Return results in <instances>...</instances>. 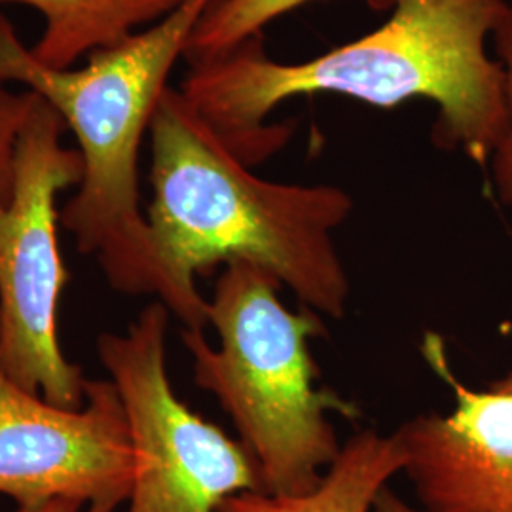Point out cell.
<instances>
[{
  "instance_id": "obj_1",
  "label": "cell",
  "mask_w": 512,
  "mask_h": 512,
  "mask_svg": "<svg viewBox=\"0 0 512 512\" xmlns=\"http://www.w3.org/2000/svg\"><path fill=\"white\" fill-rule=\"evenodd\" d=\"M389 16L368 35L304 61H277L264 38L188 63L186 101L251 167L272 158L291 128L270 124L281 105L344 95L378 109L412 99L437 107L435 141L488 165L507 128L503 71L490 54L507 0H374Z\"/></svg>"
},
{
  "instance_id": "obj_2",
  "label": "cell",
  "mask_w": 512,
  "mask_h": 512,
  "mask_svg": "<svg viewBox=\"0 0 512 512\" xmlns=\"http://www.w3.org/2000/svg\"><path fill=\"white\" fill-rule=\"evenodd\" d=\"M148 137V228L169 289L167 310L184 329L209 325L196 277L234 260L264 268L319 315H346L351 287L334 241L353 209L344 188L258 177L179 88L160 97Z\"/></svg>"
},
{
  "instance_id": "obj_3",
  "label": "cell",
  "mask_w": 512,
  "mask_h": 512,
  "mask_svg": "<svg viewBox=\"0 0 512 512\" xmlns=\"http://www.w3.org/2000/svg\"><path fill=\"white\" fill-rule=\"evenodd\" d=\"M213 0H183L164 18L88 55L84 67L55 69L23 44L0 14V80L37 93L78 143L84 177L61 211L78 251L97 258L110 287L152 294L167 308L169 289L141 211L139 152L169 74L186 54Z\"/></svg>"
},
{
  "instance_id": "obj_4",
  "label": "cell",
  "mask_w": 512,
  "mask_h": 512,
  "mask_svg": "<svg viewBox=\"0 0 512 512\" xmlns=\"http://www.w3.org/2000/svg\"><path fill=\"white\" fill-rule=\"evenodd\" d=\"M279 279L264 268L228 262L207 300L213 348L203 330L184 329L194 382L213 393L255 461L260 494L311 492L342 450L330 412L348 420L359 408L317 389L311 340L327 336L317 311H291Z\"/></svg>"
},
{
  "instance_id": "obj_5",
  "label": "cell",
  "mask_w": 512,
  "mask_h": 512,
  "mask_svg": "<svg viewBox=\"0 0 512 512\" xmlns=\"http://www.w3.org/2000/svg\"><path fill=\"white\" fill-rule=\"evenodd\" d=\"M65 129L37 97L19 133L10 198L0 200V366L48 403L82 408L88 380L59 344L69 274L59 251L57 196L84 177L78 148L63 145Z\"/></svg>"
},
{
  "instance_id": "obj_6",
  "label": "cell",
  "mask_w": 512,
  "mask_h": 512,
  "mask_svg": "<svg viewBox=\"0 0 512 512\" xmlns=\"http://www.w3.org/2000/svg\"><path fill=\"white\" fill-rule=\"evenodd\" d=\"M169 313L156 300L126 332H103L97 340L135 450L124 512H217L232 495L260 492L258 471L239 440L177 397L167 372Z\"/></svg>"
},
{
  "instance_id": "obj_7",
  "label": "cell",
  "mask_w": 512,
  "mask_h": 512,
  "mask_svg": "<svg viewBox=\"0 0 512 512\" xmlns=\"http://www.w3.org/2000/svg\"><path fill=\"white\" fill-rule=\"evenodd\" d=\"M133 475L128 416L110 380H88L86 404L63 408L0 366V494L18 507L73 499L84 512H118Z\"/></svg>"
},
{
  "instance_id": "obj_8",
  "label": "cell",
  "mask_w": 512,
  "mask_h": 512,
  "mask_svg": "<svg viewBox=\"0 0 512 512\" xmlns=\"http://www.w3.org/2000/svg\"><path fill=\"white\" fill-rule=\"evenodd\" d=\"M423 355L454 393L448 414H420L393 435L404 475L431 512H512V393L473 389L454 374L437 334Z\"/></svg>"
},
{
  "instance_id": "obj_9",
  "label": "cell",
  "mask_w": 512,
  "mask_h": 512,
  "mask_svg": "<svg viewBox=\"0 0 512 512\" xmlns=\"http://www.w3.org/2000/svg\"><path fill=\"white\" fill-rule=\"evenodd\" d=\"M404 469L395 435L365 429L342 444L321 482L302 495L260 492L228 497L217 512H372L380 492Z\"/></svg>"
},
{
  "instance_id": "obj_10",
  "label": "cell",
  "mask_w": 512,
  "mask_h": 512,
  "mask_svg": "<svg viewBox=\"0 0 512 512\" xmlns=\"http://www.w3.org/2000/svg\"><path fill=\"white\" fill-rule=\"evenodd\" d=\"M183 0H0L29 6L42 18V33L31 48L55 69H69L97 50L164 18Z\"/></svg>"
},
{
  "instance_id": "obj_11",
  "label": "cell",
  "mask_w": 512,
  "mask_h": 512,
  "mask_svg": "<svg viewBox=\"0 0 512 512\" xmlns=\"http://www.w3.org/2000/svg\"><path fill=\"white\" fill-rule=\"evenodd\" d=\"M310 2L315 0H213L192 31L184 59L194 63L224 54Z\"/></svg>"
},
{
  "instance_id": "obj_12",
  "label": "cell",
  "mask_w": 512,
  "mask_h": 512,
  "mask_svg": "<svg viewBox=\"0 0 512 512\" xmlns=\"http://www.w3.org/2000/svg\"><path fill=\"white\" fill-rule=\"evenodd\" d=\"M495 59L503 71V97L507 109V128L495 147L490 169L494 181L495 194L501 202L512 207V0H507L505 12L499 19L494 38Z\"/></svg>"
},
{
  "instance_id": "obj_13",
  "label": "cell",
  "mask_w": 512,
  "mask_h": 512,
  "mask_svg": "<svg viewBox=\"0 0 512 512\" xmlns=\"http://www.w3.org/2000/svg\"><path fill=\"white\" fill-rule=\"evenodd\" d=\"M12 84L0 80V200L8 202L14 179V160L19 133L37 103V93L12 92Z\"/></svg>"
},
{
  "instance_id": "obj_14",
  "label": "cell",
  "mask_w": 512,
  "mask_h": 512,
  "mask_svg": "<svg viewBox=\"0 0 512 512\" xmlns=\"http://www.w3.org/2000/svg\"><path fill=\"white\" fill-rule=\"evenodd\" d=\"M372 512H431L423 507H414L410 503H406L401 495L395 494L393 490H389V486L384 488L380 495L376 497L374 503V511Z\"/></svg>"
},
{
  "instance_id": "obj_15",
  "label": "cell",
  "mask_w": 512,
  "mask_h": 512,
  "mask_svg": "<svg viewBox=\"0 0 512 512\" xmlns=\"http://www.w3.org/2000/svg\"><path fill=\"white\" fill-rule=\"evenodd\" d=\"M10 512H84V505L73 499H55L38 507H16Z\"/></svg>"
},
{
  "instance_id": "obj_16",
  "label": "cell",
  "mask_w": 512,
  "mask_h": 512,
  "mask_svg": "<svg viewBox=\"0 0 512 512\" xmlns=\"http://www.w3.org/2000/svg\"><path fill=\"white\" fill-rule=\"evenodd\" d=\"M495 391H505V393H512V372H509L507 376L495 380L494 384L490 385Z\"/></svg>"
}]
</instances>
